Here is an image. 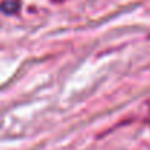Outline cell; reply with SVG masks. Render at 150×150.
<instances>
[{
  "label": "cell",
  "mask_w": 150,
  "mask_h": 150,
  "mask_svg": "<svg viewBox=\"0 0 150 150\" xmlns=\"http://www.w3.org/2000/svg\"><path fill=\"white\" fill-rule=\"evenodd\" d=\"M18 9H19V1L18 0H7V1L0 4V10H3L6 13H13Z\"/></svg>",
  "instance_id": "obj_1"
},
{
  "label": "cell",
  "mask_w": 150,
  "mask_h": 150,
  "mask_svg": "<svg viewBox=\"0 0 150 150\" xmlns=\"http://www.w3.org/2000/svg\"><path fill=\"white\" fill-rule=\"evenodd\" d=\"M52 1H55V3H60V1H64V0H52Z\"/></svg>",
  "instance_id": "obj_2"
}]
</instances>
